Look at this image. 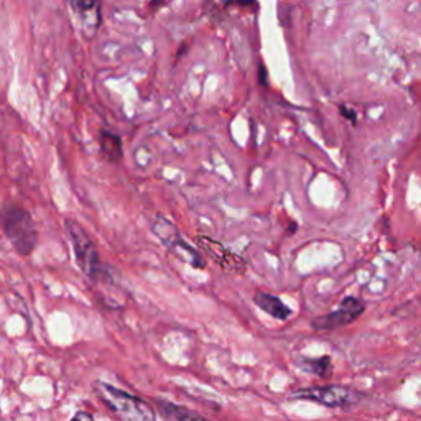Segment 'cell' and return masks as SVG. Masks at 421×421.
<instances>
[{
    "label": "cell",
    "instance_id": "cell-1",
    "mask_svg": "<svg viewBox=\"0 0 421 421\" xmlns=\"http://www.w3.org/2000/svg\"><path fill=\"white\" fill-rule=\"evenodd\" d=\"M3 232L13 249L20 255H30L38 244V232L29 210L20 206H7L3 209Z\"/></svg>",
    "mask_w": 421,
    "mask_h": 421
},
{
    "label": "cell",
    "instance_id": "cell-3",
    "mask_svg": "<svg viewBox=\"0 0 421 421\" xmlns=\"http://www.w3.org/2000/svg\"><path fill=\"white\" fill-rule=\"evenodd\" d=\"M65 229L71 240L72 250H75L76 262L82 272L86 273V277H89L94 282H99L100 278H104V275L107 277V272L100 265L99 254L95 250L94 242L88 232L82 229L81 224H77L75 219H66Z\"/></svg>",
    "mask_w": 421,
    "mask_h": 421
},
{
    "label": "cell",
    "instance_id": "cell-4",
    "mask_svg": "<svg viewBox=\"0 0 421 421\" xmlns=\"http://www.w3.org/2000/svg\"><path fill=\"white\" fill-rule=\"evenodd\" d=\"M290 397L300 398V400L316 401V404L329 406V408H342V406L359 404V400L362 398V393L344 385H324L301 388L298 392H293Z\"/></svg>",
    "mask_w": 421,
    "mask_h": 421
},
{
    "label": "cell",
    "instance_id": "cell-7",
    "mask_svg": "<svg viewBox=\"0 0 421 421\" xmlns=\"http://www.w3.org/2000/svg\"><path fill=\"white\" fill-rule=\"evenodd\" d=\"M198 242L204 250H208L210 257L216 260L219 267H222L226 272L240 273L245 270V260L240 259L239 255L229 252L227 249H224V247L221 244H217V242L210 240L208 237H198Z\"/></svg>",
    "mask_w": 421,
    "mask_h": 421
},
{
    "label": "cell",
    "instance_id": "cell-2",
    "mask_svg": "<svg viewBox=\"0 0 421 421\" xmlns=\"http://www.w3.org/2000/svg\"><path fill=\"white\" fill-rule=\"evenodd\" d=\"M95 392L123 421H157L155 410L146 401L105 382H95Z\"/></svg>",
    "mask_w": 421,
    "mask_h": 421
},
{
    "label": "cell",
    "instance_id": "cell-5",
    "mask_svg": "<svg viewBox=\"0 0 421 421\" xmlns=\"http://www.w3.org/2000/svg\"><path fill=\"white\" fill-rule=\"evenodd\" d=\"M153 232L158 236V239L167 245L170 252L178 255L181 260H186L187 263L193 265L196 268H204V260L199 255V252L193 249L186 240L181 239L180 231H178L175 224L168 221L167 217L157 216L153 222Z\"/></svg>",
    "mask_w": 421,
    "mask_h": 421
},
{
    "label": "cell",
    "instance_id": "cell-10",
    "mask_svg": "<svg viewBox=\"0 0 421 421\" xmlns=\"http://www.w3.org/2000/svg\"><path fill=\"white\" fill-rule=\"evenodd\" d=\"M157 406H158L160 415L163 416L164 421H209V420L201 418V416H198V415L191 413L190 410L181 408V406L168 404V401H163V400L157 401Z\"/></svg>",
    "mask_w": 421,
    "mask_h": 421
},
{
    "label": "cell",
    "instance_id": "cell-9",
    "mask_svg": "<svg viewBox=\"0 0 421 421\" xmlns=\"http://www.w3.org/2000/svg\"><path fill=\"white\" fill-rule=\"evenodd\" d=\"M254 303L257 305L260 309H263L265 313L272 316V318L278 319V321H286L291 316L290 306H286L280 298H277L275 295H270V293L257 291L254 296Z\"/></svg>",
    "mask_w": 421,
    "mask_h": 421
},
{
    "label": "cell",
    "instance_id": "cell-12",
    "mask_svg": "<svg viewBox=\"0 0 421 421\" xmlns=\"http://www.w3.org/2000/svg\"><path fill=\"white\" fill-rule=\"evenodd\" d=\"M300 367L305 370V372L314 374L318 377H329L332 372V362L331 357L329 355H323L318 357V359H309V357H303L300 360Z\"/></svg>",
    "mask_w": 421,
    "mask_h": 421
},
{
    "label": "cell",
    "instance_id": "cell-13",
    "mask_svg": "<svg viewBox=\"0 0 421 421\" xmlns=\"http://www.w3.org/2000/svg\"><path fill=\"white\" fill-rule=\"evenodd\" d=\"M339 111H341L342 116H344L347 118V121H351L352 123L357 122V114H355V111H352V109L346 107V105H341Z\"/></svg>",
    "mask_w": 421,
    "mask_h": 421
},
{
    "label": "cell",
    "instance_id": "cell-14",
    "mask_svg": "<svg viewBox=\"0 0 421 421\" xmlns=\"http://www.w3.org/2000/svg\"><path fill=\"white\" fill-rule=\"evenodd\" d=\"M71 421H94L93 415L86 413V411H79V413L75 415V418H72Z\"/></svg>",
    "mask_w": 421,
    "mask_h": 421
},
{
    "label": "cell",
    "instance_id": "cell-11",
    "mask_svg": "<svg viewBox=\"0 0 421 421\" xmlns=\"http://www.w3.org/2000/svg\"><path fill=\"white\" fill-rule=\"evenodd\" d=\"M99 141H100V150H102L104 157L107 158L109 162L116 163L122 158V141H121V137L117 134L102 130L99 135Z\"/></svg>",
    "mask_w": 421,
    "mask_h": 421
},
{
    "label": "cell",
    "instance_id": "cell-8",
    "mask_svg": "<svg viewBox=\"0 0 421 421\" xmlns=\"http://www.w3.org/2000/svg\"><path fill=\"white\" fill-rule=\"evenodd\" d=\"M70 6L72 10L76 12L77 18H79L82 33L88 36V38L94 36L100 25V20H102V17H100V3L99 2H71Z\"/></svg>",
    "mask_w": 421,
    "mask_h": 421
},
{
    "label": "cell",
    "instance_id": "cell-6",
    "mask_svg": "<svg viewBox=\"0 0 421 421\" xmlns=\"http://www.w3.org/2000/svg\"><path fill=\"white\" fill-rule=\"evenodd\" d=\"M365 305L355 296H346L341 301L339 308L332 313L319 316V318L313 319L311 326L314 331H332L341 326H347V324L354 323L355 319H359L364 314Z\"/></svg>",
    "mask_w": 421,
    "mask_h": 421
},
{
    "label": "cell",
    "instance_id": "cell-15",
    "mask_svg": "<svg viewBox=\"0 0 421 421\" xmlns=\"http://www.w3.org/2000/svg\"><path fill=\"white\" fill-rule=\"evenodd\" d=\"M265 77H267V71H265L263 66H260V82H262V84H265V82H267V79H265Z\"/></svg>",
    "mask_w": 421,
    "mask_h": 421
}]
</instances>
